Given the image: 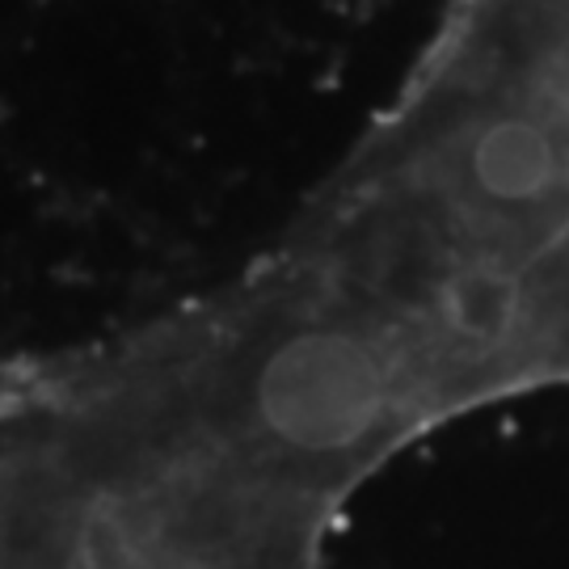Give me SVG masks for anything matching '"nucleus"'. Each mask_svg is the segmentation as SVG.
Segmentation results:
<instances>
[{"instance_id":"obj_1","label":"nucleus","mask_w":569,"mask_h":569,"mask_svg":"<svg viewBox=\"0 0 569 569\" xmlns=\"http://www.w3.org/2000/svg\"><path fill=\"white\" fill-rule=\"evenodd\" d=\"M388 397V371L371 346L346 333H312L270 363L262 413L291 451L342 460L376 439Z\"/></svg>"},{"instance_id":"obj_2","label":"nucleus","mask_w":569,"mask_h":569,"mask_svg":"<svg viewBox=\"0 0 569 569\" xmlns=\"http://www.w3.org/2000/svg\"><path fill=\"white\" fill-rule=\"evenodd\" d=\"M561 136L528 114L489 122L468 148V178L493 203H536L566 182Z\"/></svg>"},{"instance_id":"obj_3","label":"nucleus","mask_w":569,"mask_h":569,"mask_svg":"<svg viewBox=\"0 0 569 569\" xmlns=\"http://www.w3.org/2000/svg\"><path fill=\"white\" fill-rule=\"evenodd\" d=\"M448 317L451 326L460 329L472 342H489L498 338L507 321L515 317V300H510V287L493 274H468L451 287L448 300Z\"/></svg>"}]
</instances>
